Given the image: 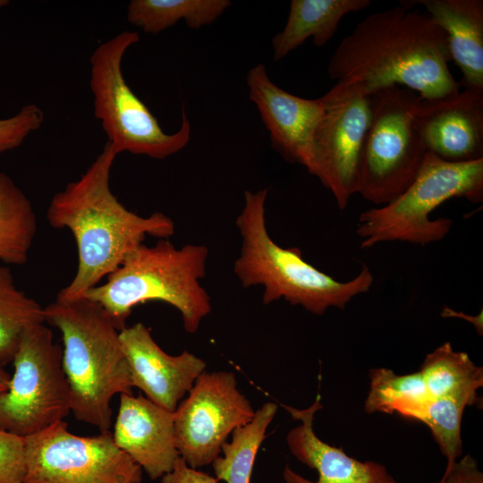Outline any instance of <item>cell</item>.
Here are the masks:
<instances>
[{"label":"cell","mask_w":483,"mask_h":483,"mask_svg":"<svg viewBox=\"0 0 483 483\" xmlns=\"http://www.w3.org/2000/svg\"><path fill=\"white\" fill-rule=\"evenodd\" d=\"M467 406H471V403L464 398H431L419 420L430 428L442 453L446 457L447 465L444 474L450 470L462 454L461 423Z\"/></svg>","instance_id":"484cf974"},{"label":"cell","mask_w":483,"mask_h":483,"mask_svg":"<svg viewBox=\"0 0 483 483\" xmlns=\"http://www.w3.org/2000/svg\"><path fill=\"white\" fill-rule=\"evenodd\" d=\"M137 32L124 30L99 44L90 62L89 86L95 117L115 153L127 151L163 159L182 150L191 140V123L184 108L180 129L163 131L157 118L127 84L122 62L129 47L138 43Z\"/></svg>","instance_id":"52a82bcc"},{"label":"cell","mask_w":483,"mask_h":483,"mask_svg":"<svg viewBox=\"0 0 483 483\" xmlns=\"http://www.w3.org/2000/svg\"><path fill=\"white\" fill-rule=\"evenodd\" d=\"M370 390L364 403L367 413H396L419 421L430 401L420 372L399 376L380 368L369 372Z\"/></svg>","instance_id":"603a6c76"},{"label":"cell","mask_w":483,"mask_h":483,"mask_svg":"<svg viewBox=\"0 0 483 483\" xmlns=\"http://www.w3.org/2000/svg\"><path fill=\"white\" fill-rule=\"evenodd\" d=\"M24 437L0 429V483H23Z\"/></svg>","instance_id":"83f0119b"},{"label":"cell","mask_w":483,"mask_h":483,"mask_svg":"<svg viewBox=\"0 0 483 483\" xmlns=\"http://www.w3.org/2000/svg\"><path fill=\"white\" fill-rule=\"evenodd\" d=\"M208 258L204 245L177 248L167 239L152 246L141 243L105 284L89 289L83 298L98 303L120 330L136 306L164 301L180 312L184 329L192 334L211 311L210 297L200 284Z\"/></svg>","instance_id":"5b68a950"},{"label":"cell","mask_w":483,"mask_h":483,"mask_svg":"<svg viewBox=\"0 0 483 483\" xmlns=\"http://www.w3.org/2000/svg\"><path fill=\"white\" fill-rule=\"evenodd\" d=\"M43 122V112L34 104L25 105L14 115L0 119V153L21 146Z\"/></svg>","instance_id":"4316f807"},{"label":"cell","mask_w":483,"mask_h":483,"mask_svg":"<svg viewBox=\"0 0 483 483\" xmlns=\"http://www.w3.org/2000/svg\"><path fill=\"white\" fill-rule=\"evenodd\" d=\"M36 231V215L30 199L8 174L0 172V260L25 264Z\"/></svg>","instance_id":"44dd1931"},{"label":"cell","mask_w":483,"mask_h":483,"mask_svg":"<svg viewBox=\"0 0 483 483\" xmlns=\"http://www.w3.org/2000/svg\"><path fill=\"white\" fill-rule=\"evenodd\" d=\"M247 85L272 148L287 162L300 164L314 175L313 139L324 113L321 97L307 99L290 94L269 79L263 64L249 71Z\"/></svg>","instance_id":"4fadbf2b"},{"label":"cell","mask_w":483,"mask_h":483,"mask_svg":"<svg viewBox=\"0 0 483 483\" xmlns=\"http://www.w3.org/2000/svg\"><path fill=\"white\" fill-rule=\"evenodd\" d=\"M453 198L479 203L483 199V158L448 162L428 152L412 183L390 203L362 212L357 234L361 249L385 242L427 245L441 241L453 220L430 214Z\"/></svg>","instance_id":"8992f818"},{"label":"cell","mask_w":483,"mask_h":483,"mask_svg":"<svg viewBox=\"0 0 483 483\" xmlns=\"http://www.w3.org/2000/svg\"><path fill=\"white\" fill-rule=\"evenodd\" d=\"M44 322V307L17 288L9 267L0 266V364L13 361L26 329Z\"/></svg>","instance_id":"d4e9b609"},{"label":"cell","mask_w":483,"mask_h":483,"mask_svg":"<svg viewBox=\"0 0 483 483\" xmlns=\"http://www.w3.org/2000/svg\"><path fill=\"white\" fill-rule=\"evenodd\" d=\"M23 483H140L142 469L112 432L80 436L64 420L24 437Z\"/></svg>","instance_id":"30bf717a"},{"label":"cell","mask_w":483,"mask_h":483,"mask_svg":"<svg viewBox=\"0 0 483 483\" xmlns=\"http://www.w3.org/2000/svg\"><path fill=\"white\" fill-rule=\"evenodd\" d=\"M438 483H483V473L470 454L456 462Z\"/></svg>","instance_id":"f1b7e54d"},{"label":"cell","mask_w":483,"mask_h":483,"mask_svg":"<svg viewBox=\"0 0 483 483\" xmlns=\"http://www.w3.org/2000/svg\"><path fill=\"white\" fill-rule=\"evenodd\" d=\"M420 97L400 86L370 95L371 121L361 152L356 193L379 207L415 180L428 153L413 122Z\"/></svg>","instance_id":"ba28073f"},{"label":"cell","mask_w":483,"mask_h":483,"mask_svg":"<svg viewBox=\"0 0 483 483\" xmlns=\"http://www.w3.org/2000/svg\"><path fill=\"white\" fill-rule=\"evenodd\" d=\"M441 316L445 318L454 317V318H462L467 321L470 322L476 328L479 335L483 333V320H482V312L477 316H468L462 312H457L451 308L445 306L442 309Z\"/></svg>","instance_id":"4dcf8cb0"},{"label":"cell","mask_w":483,"mask_h":483,"mask_svg":"<svg viewBox=\"0 0 483 483\" xmlns=\"http://www.w3.org/2000/svg\"><path fill=\"white\" fill-rule=\"evenodd\" d=\"M117 154L106 142L103 150L74 182L55 193L47 210L50 225L69 229L78 250L77 271L56 296L58 301L83 298L114 272L124 258L143 243L146 235L167 239L174 221L161 212L140 216L127 209L113 194L110 174Z\"/></svg>","instance_id":"7a4b0ae2"},{"label":"cell","mask_w":483,"mask_h":483,"mask_svg":"<svg viewBox=\"0 0 483 483\" xmlns=\"http://www.w3.org/2000/svg\"><path fill=\"white\" fill-rule=\"evenodd\" d=\"M118 448L151 479L170 472L180 457L176 447L174 412L140 394H121L112 432Z\"/></svg>","instance_id":"2e32d148"},{"label":"cell","mask_w":483,"mask_h":483,"mask_svg":"<svg viewBox=\"0 0 483 483\" xmlns=\"http://www.w3.org/2000/svg\"><path fill=\"white\" fill-rule=\"evenodd\" d=\"M11 377L0 364V394L6 391L10 383Z\"/></svg>","instance_id":"1f68e13d"},{"label":"cell","mask_w":483,"mask_h":483,"mask_svg":"<svg viewBox=\"0 0 483 483\" xmlns=\"http://www.w3.org/2000/svg\"><path fill=\"white\" fill-rule=\"evenodd\" d=\"M413 122L428 152L448 162L483 158V89L463 87L454 95L419 97Z\"/></svg>","instance_id":"5bb4252c"},{"label":"cell","mask_w":483,"mask_h":483,"mask_svg":"<svg viewBox=\"0 0 483 483\" xmlns=\"http://www.w3.org/2000/svg\"><path fill=\"white\" fill-rule=\"evenodd\" d=\"M422 5L445 32L451 60L462 73L461 86L483 89V1L406 0Z\"/></svg>","instance_id":"ac0fdd59"},{"label":"cell","mask_w":483,"mask_h":483,"mask_svg":"<svg viewBox=\"0 0 483 483\" xmlns=\"http://www.w3.org/2000/svg\"><path fill=\"white\" fill-rule=\"evenodd\" d=\"M267 189L246 191L236 218L242 245L233 272L242 286H262L265 305L283 299L315 315L332 307L343 309L370 290L374 276L366 265L351 281L339 282L304 260L299 248L276 244L267 229Z\"/></svg>","instance_id":"277c9868"},{"label":"cell","mask_w":483,"mask_h":483,"mask_svg":"<svg viewBox=\"0 0 483 483\" xmlns=\"http://www.w3.org/2000/svg\"><path fill=\"white\" fill-rule=\"evenodd\" d=\"M370 4L369 0H292L284 30L272 39L274 60L280 61L309 38L316 47L325 46L346 14Z\"/></svg>","instance_id":"d6986e66"},{"label":"cell","mask_w":483,"mask_h":483,"mask_svg":"<svg viewBox=\"0 0 483 483\" xmlns=\"http://www.w3.org/2000/svg\"><path fill=\"white\" fill-rule=\"evenodd\" d=\"M215 477L190 467L180 456L173 470L161 478V483H217Z\"/></svg>","instance_id":"f546056e"},{"label":"cell","mask_w":483,"mask_h":483,"mask_svg":"<svg viewBox=\"0 0 483 483\" xmlns=\"http://www.w3.org/2000/svg\"><path fill=\"white\" fill-rule=\"evenodd\" d=\"M419 372L430 398H464L471 405L479 402L482 367L476 366L466 352H455L450 343L428 354Z\"/></svg>","instance_id":"ffe728a7"},{"label":"cell","mask_w":483,"mask_h":483,"mask_svg":"<svg viewBox=\"0 0 483 483\" xmlns=\"http://www.w3.org/2000/svg\"><path fill=\"white\" fill-rule=\"evenodd\" d=\"M63 351L44 323L22 334L13 355V374L0 394V429L27 437L62 421L71 411V390Z\"/></svg>","instance_id":"9c48e42d"},{"label":"cell","mask_w":483,"mask_h":483,"mask_svg":"<svg viewBox=\"0 0 483 483\" xmlns=\"http://www.w3.org/2000/svg\"><path fill=\"white\" fill-rule=\"evenodd\" d=\"M370 95L354 80L336 81L324 96L313 139L315 174L343 210L356 193L361 152L371 121Z\"/></svg>","instance_id":"8fae6325"},{"label":"cell","mask_w":483,"mask_h":483,"mask_svg":"<svg viewBox=\"0 0 483 483\" xmlns=\"http://www.w3.org/2000/svg\"><path fill=\"white\" fill-rule=\"evenodd\" d=\"M230 5L228 0H132L127 7V20L151 34L182 20L191 29H200L213 23Z\"/></svg>","instance_id":"7402d4cb"},{"label":"cell","mask_w":483,"mask_h":483,"mask_svg":"<svg viewBox=\"0 0 483 483\" xmlns=\"http://www.w3.org/2000/svg\"><path fill=\"white\" fill-rule=\"evenodd\" d=\"M44 318L62 335L71 411L99 432L109 431L113 397L131 394L133 387L119 327L98 303L85 298L55 301L44 307Z\"/></svg>","instance_id":"3957f363"},{"label":"cell","mask_w":483,"mask_h":483,"mask_svg":"<svg viewBox=\"0 0 483 483\" xmlns=\"http://www.w3.org/2000/svg\"><path fill=\"white\" fill-rule=\"evenodd\" d=\"M449 61L445 32L427 13L401 4L360 21L335 50L327 73L336 81L357 80L369 94L400 86L439 98L462 89Z\"/></svg>","instance_id":"6da1fadb"},{"label":"cell","mask_w":483,"mask_h":483,"mask_svg":"<svg viewBox=\"0 0 483 483\" xmlns=\"http://www.w3.org/2000/svg\"><path fill=\"white\" fill-rule=\"evenodd\" d=\"M276 411L275 403L266 402L249 423L233 431L231 441L222 445V455L211 463L217 480L250 483L256 455Z\"/></svg>","instance_id":"cb8c5ba5"},{"label":"cell","mask_w":483,"mask_h":483,"mask_svg":"<svg viewBox=\"0 0 483 483\" xmlns=\"http://www.w3.org/2000/svg\"><path fill=\"white\" fill-rule=\"evenodd\" d=\"M254 414L233 372L204 371L174 411L180 456L194 469L211 464L233 431L249 423Z\"/></svg>","instance_id":"7c38bea8"},{"label":"cell","mask_w":483,"mask_h":483,"mask_svg":"<svg viewBox=\"0 0 483 483\" xmlns=\"http://www.w3.org/2000/svg\"><path fill=\"white\" fill-rule=\"evenodd\" d=\"M9 1L7 0H0V9L7 4H9Z\"/></svg>","instance_id":"d6a6232c"},{"label":"cell","mask_w":483,"mask_h":483,"mask_svg":"<svg viewBox=\"0 0 483 483\" xmlns=\"http://www.w3.org/2000/svg\"><path fill=\"white\" fill-rule=\"evenodd\" d=\"M119 338L132 386L142 391L151 402L174 412L205 371L206 362L188 351L175 356L167 354L153 339L149 329L140 322L121 329Z\"/></svg>","instance_id":"9a60e30c"},{"label":"cell","mask_w":483,"mask_h":483,"mask_svg":"<svg viewBox=\"0 0 483 483\" xmlns=\"http://www.w3.org/2000/svg\"><path fill=\"white\" fill-rule=\"evenodd\" d=\"M283 407L293 419L301 421L286 436L291 453L318 473V480L311 481L286 465L283 472L285 483H397L385 465L371 461L360 462L318 437L313 420L315 413L323 408L320 395L306 409Z\"/></svg>","instance_id":"e0dca14e"}]
</instances>
